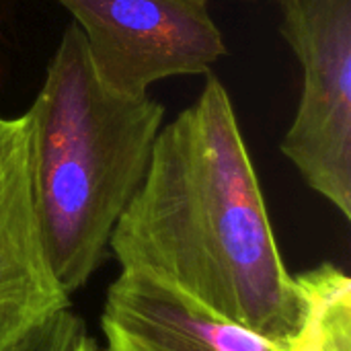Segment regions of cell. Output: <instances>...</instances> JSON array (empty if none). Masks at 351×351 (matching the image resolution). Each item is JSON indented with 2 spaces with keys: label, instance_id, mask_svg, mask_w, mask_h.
Wrapping results in <instances>:
<instances>
[{
  "label": "cell",
  "instance_id": "1",
  "mask_svg": "<svg viewBox=\"0 0 351 351\" xmlns=\"http://www.w3.org/2000/svg\"><path fill=\"white\" fill-rule=\"evenodd\" d=\"M109 249L121 269L175 288L274 348L300 323L302 298L276 245L232 101L212 74L197 101L160 128Z\"/></svg>",
  "mask_w": 351,
  "mask_h": 351
},
{
  "label": "cell",
  "instance_id": "2",
  "mask_svg": "<svg viewBox=\"0 0 351 351\" xmlns=\"http://www.w3.org/2000/svg\"><path fill=\"white\" fill-rule=\"evenodd\" d=\"M29 115L33 206L62 288L80 290L144 179L165 107L103 84L86 41L68 25Z\"/></svg>",
  "mask_w": 351,
  "mask_h": 351
},
{
  "label": "cell",
  "instance_id": "3",
  "mask_svg": "<svg viewBox=\"0 0 351 351\" xmlns=\"http://www.w3.org/2000/svg\"><path fill=\"white\" fill-rule=\"evenodd\" d=\"M302 66V95L282 154L351 218V0H276Z\"/></svg>",
  "mask_w": 351,
  "mask_h": 351
},
{
  "label": "cell",
  "instance_id": "4",
  "mask_svg": "<svg viewBox=\"0 0 351 351\" xmlns=\"http://www.w3.org/2000/svg\"><path fill=\"white\" fill-rule=\"evenodd\" d=\"M80 29L103 84L125 97L171 76L210 74L226 53L208 0H56Z\"/></svg>",
  "mask_w": 351,
  "mask_h": 351
},
{
  "label": "cell",
  "instance_id": "5",
  "mask_svg": "<svg viewBox=\"0 0 351 351\" xmlns=\"http://www.w3.org/2000/svg\"><path fill=\"white\" fill-rule=\"evenodd\" d=\"M70 308L33 206L29 115H0V351Z\"/></svg>",
  "mask_w": 351,
  "mask_h": 351
},
{
  "label": "cell",
  "instance_id": "6",
  "mask_svg": "<svg viewBox=\"0 0 351 351\" xmlns=\"http://www.w3.org/2000/svg\"><path fill=\"white\" fill-rule=\"evenodd\" d=\"M101 329L105 351H276L259 333L128 269L107 290Z\"/></svg>",
  "mask_w": 351,
  "mask_h": 351
},
{
  "label": "cell",
  "instance_id": "7",
  "mask_svg": "<svg viewBox=\"0 0 351 351\" xmlns=\"http://www.w3.org/2000/svg\"><path fill=\"white\" fill-rule=\"evenodd\" d=\"M302 317L294 335L276 351H351V282L335 265L323 263L294 278Z\"/></svg>",
  "mask_w": 351,
  "mask_h": 351
},
{
  "label": "cell",
  "instance_id": "8",
  "mask_svg": "<svg viewBox=\"0 0 351 351\" xmlns=\"http://www.w3.org/2000/svg\"><path fill=\"white\" fill-rule=\"evenodd\" d=\"M82 331V321L66 308L27 335L12 351H72Z\"/></svg>",
  "mask_w": 351,
  "mask_h": 351
},
{
  "label": "cell",
  "instance_id": "9",
  "mask_svg": "<svg viewBox=\"0 0 351 351\" xmlns=\"http://www.w3.org/2000/svg\"><path fill=\"white\" fill-rule=\"evenodd\" d=\"M72 351H99V348H97L95 339H93V337H88V335H86V331H82V333L78 335V339H76V343H74Z\"/></svg>",
  "mask_w": 351,
  "mask_h": 351
}]
</instances>
